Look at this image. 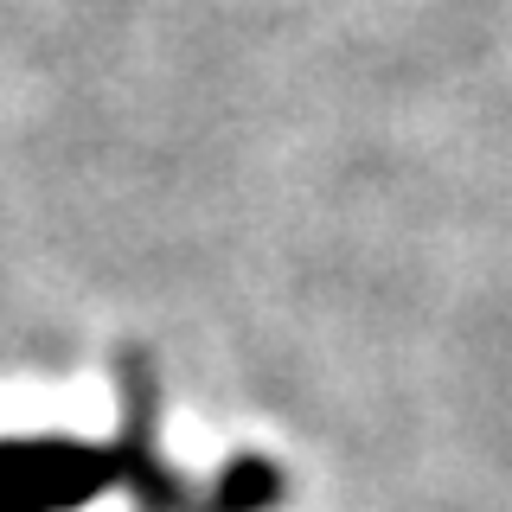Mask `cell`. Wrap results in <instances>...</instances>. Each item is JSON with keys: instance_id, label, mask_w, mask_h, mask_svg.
I'll return each instance as SVG.
<instances>
[{"instance_id": "cell-1", "label": "cell", "mask_w": 512, "mask_h": 512, "mask_svg": "<svg viewBox=\"0 0 512 512\" xmlns=\"http://www.w3.org/2000/svg\"><path fill=\"white\" fill-rule=\"evenodd\" d=\"M276 493H282V474L269 468L263 455H237L231 468L218 474L205 512H263V506H276Z\"/></svg>"}]
</instances>
